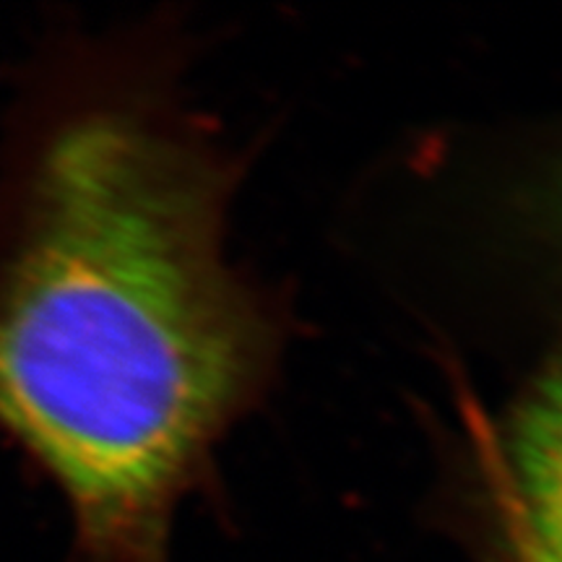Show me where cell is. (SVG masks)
Here are the masks:
<instances>
[{"instance_id": "cell-1", "label": "cell", "mask_w": 562, "mask_h": 562, "mask_svg": "<svg viewBox=\"0 0 562 562\" xmlns=\"http://www.w3.org/2000/svg\"><path fill=\"white\" fill-rule=\"evenodd\" d=\"M237 178L151 81L74 110L34 157L0 271V427L102 562H165L180 501L277 364L271 300L224 248Z\"/></svg>"}, {"instance_id": "cell-2", "label": "cell", "mask_w": 562, "mask_h": 562, "mask_svg": "<svg viewBox=\"0 0 562 562\" xmlns=\"http://www.w3.org/2000/svg\"><path fill=\"white\" fill-rule=\"evenodd\" d=\"M492 484L510 562H562V349L513 404Z\"/></svg>"}]
</instances>
